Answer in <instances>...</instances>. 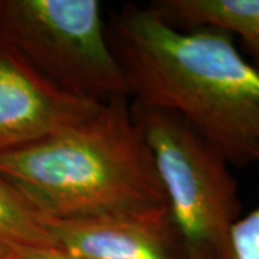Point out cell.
<instances>
[{
    "mask_svg": "<svg viewBox=\"0 0 259 259\" xmlns=\"http://www.w3.org/2000/svg\"><path fill=\"white\" fill-rule=\"evenodd\" d=\"M107 33L133 102L179 115L231 166L258 163L259 69L229 32L175 28L127 3Z\"/></svg>",
    "mask_w": 259,
    "mask_h": 259,
    "instance_id": "1",
    "label": "cell"
},
{
    "mask_svg": "<svg viewBox=\"0 0 259 259\" xmlns=\"http://www.w3.org/2000/svg\"><path fill=\"white\" fill-rule=\"evenodd\" d=\"M0 176L52 221L143 212L167 204L130 97L102 102L81 124L0 154Z\"/></svg>",
    "mask_w": 259,
    "mask_h": 259,
    "instance_id": "2",
    "label": "cell"
},
{
    "mask_svg": "<svg viewBox=\"0 0 259 259\" xmlns=\"http://www.w3.org/2000/svg\"><path fill=\"white\" fill-rule=\"evenodd\" d=\"M147 139L187 259H235L239 187L222 153L173 112L131 101Z\"/></svg>",
    "mask_w": 259,
    "mask_h": 259,
    "instance_id": "3",
    "label": "cell"
},
{
    "mask_svg": "<svg viewBox=\"0 0 259 259\" xmlns=\"http://www.w3.org/2000/svg\"><path fill=\"white\" fill-rule=\"evenodd\" d=\"M0 39L62 91L97 102L130 97L98 0H0Z\"/></svg>",
    "mask_w": 259,
    "mask_h": 259,
    "instance_id": "4",
    "label": "cell"
},
{
    "mask_svg": "<svg viewBox=\"0 0 259 259\" xmlns=\"http://www.w3.org/2000/svg\"><path fill=\"white\" fill-rule=\"evenodd\" d=\"M101 105L49 82L0 39V154L75 127Z\"/></svg>",
    "mask_w": 259,
    "mask_h": 259,
    "instance_id": "5",
    "label": "cell"
},
{
    "mask_svg": "<svg viewBox=\"0 0 259 259\" xmlns=\"http://www.w3.org/2000/svg\"><path fill=\"white\" fill-rule=\"evenodd\" d=\"M47 225L56 246L76 259H187L167 204Z\"/></svg>",
    "mask_w": 259,
    "mask_h": 259,
    "instance_id": "6",
    "label": "cell"
},
{
    "mask_svg": "<svg viewBox=\"0 0 259 259\" xmlns=\"http://www.w3.org/2000/svg\"><path fill=\"white\" fill-rule=\"evenodd\" d=\"M148 8L175 28L214 26L229 32L259 69V0H156Z\"/></svg>",
    "mask_w": 259,
    "mask_h": 259,
    "instance_id": "7",
    "label": "cell"
},
{
    "mask_svg": "<svg viewBox=\"0 0 259 259\" xmlns=\"http://www.w3.org/2000/svg\"><path fill=\"white\" fill-rule=\"evenodd\" d=\"M47 218L9 180L0 176V259H20L30 249L52 248Z\"/></svg>",
    "mask_w": 259,
    "mask_h": 259,
    "instance_id": "8",
    "label": "cell"
},
{
    "mask_svg": "<svg viewBox=\"0 0 259 259\" xmlns=\"http://www.w3.org/2000/svg\"><path fill=\"white\" fill-rule=\"evenodd\" d=\"M232 246L235 259H259V204L235 223Z\"/></svg>",
    "mask_w": 259,
    "mask_h": 259,
    "instance_id": "9",
    "label": "cell"
},
{
    "mask_svg": "<svg viewBox=\"0 0 259 259\" xmlns=\"http://www.w3.org/2000/svg\"><path fill=\"white\" fill-rule=\"evenodd\" d=\"M20 259H76L71 256L69 253H66L58 246L52 248H36V249H30L25 252Z\"/></svg>",
    "mask_w": 259,
    "mask_h": 259,
    "instance_id": "10",
    "label": "cell"
}]
</instances>
